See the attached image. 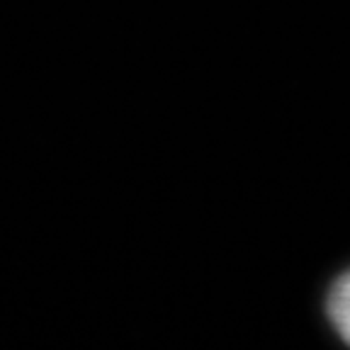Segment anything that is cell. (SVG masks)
Here are the masks:
<instances>
[{"label": "cell", "instance_id": "1", "mask_svg": "<svg viewBox=\"0 0 350 350\" xmlns=\"http://www.w3.org/2000/svg\"><path fill=\"white\" fill-rule=\"evenodd\" d=\"M328 319L334 323L336 334L350 345V270L343 273L331 287L328 295Z\"/></svg>", "mask_w": 350, "mask_h": 350}]
</instances>
